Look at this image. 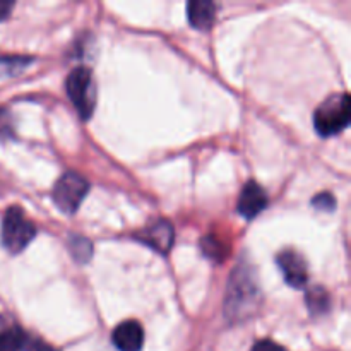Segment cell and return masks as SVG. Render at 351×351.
I'll return each instance as SVG.
<instances>
[{
    "instance_id": "cell-1",
    "label": "cell",
    "mask_w": 351,
    "mask_h": 351,
    "mask_svg": "<svg viewBox=\"0 0 351 351\" xmlns=\"http://www.w3.org/2000/svg\"><path fill=\"white\" fill-rule=\"evenodd\" d=\"M259 302V287L256 283L252 269L245 264H240L232 274L226 291V315L230 317H243L256 308Z\"/></svg>"
},
{
    "instance_id": "cell-2",
    "label": "cell",
    "mask_w": 351,
    "mask_h": 351,
    "mask_svg": "<svg viewBox=\"0 0 351 351\" xmlns=\"http://www.w3.org/2000/svg\"><path fill=\"white\" fill-rule=\"evenodd\" d=\"M351 103L348 93L329 96L314 113V127L322 137H331L345 130L350 123Z\"/></svg>"
},
{
    "instance_id": "cell-3",
    "label": "cell",
    "mask_w": 351,
    "mask_h": 351,
    "mask_svg": "<svg viewBox=\"0 0 351 351\" xmlns=\"http://www.w3.org/2000/svg\"><path fill=\"white\" fill-rule=\"evenodd\" d=\"M65 89L79 115L84 120L91 119L96 106V84L91 71L82 65L72 69L71 74L67 75Z\"/></svg>"
},
{
    "instance_id": "cell-4",
    "label": "cell",
    "mask_w": 351,
    "mask_h": 351,
    "mask_svg": "<svg viewBox=\"0 0 351 351\" xmlns=\"http://www.w3.org/2000/svg\"><path fill=\"white\" fill-rule=\"evenodd\" d=\"M36 237V228L26 218L24 211L12 206L5 211L2 219V243L9 252L19 254Z\"/></svg>"
},
{
    "instance_id": "cell-5",
    "label": "cell",
    "mask_w": 351,
    "mask_h": 351,
    "mask_svg": "<svg viewBox=\"0 0 351 351\" xmlns=\"http://www.w3.org/2000/svg\"><path fill=\"white\" fill-rule=\"evenodd\" d=\"M89 184L82 175L75 171H67L57 180L53 187V201L58 209L64 213H75L81 206L82 199L88 195Z\"/></svg>"
},
{
    "instance_id": "cell-6",
    "label": "cell",
    "mask_w": 351,
    "mask_h": 351,
    "mask_svg": "<svg viewBox=\"0 0 351 351\" xmlns=\"http://www.w3.org/2000/svg\"><path fill=\"white\" fill-rule=\"evenodd\" d=\"M136 239L139 242L146 243L147 247H151L156 252H168L173 245L175 233L173 226L167 219H156L154 223L147 225L146 228H143L141 232L136 233Z\"/></svg>"
},
{
    "instance_id": "cell-7",
    "label": "cell",
    "mask_w": 351,
    "mask_h": 351,
    "mask_svg": "<svg viewBox=\"0 0 351 351\" xmlns=\"http://www.w3.org/2000/svg\"><path fill=\"white\" fill-rule=\"evenodd\" d=\"M276 263L290 287L304 288L307 285V264H305V259L300 254L287 249L278 254Z\"/></svg>"
},
{
    "instance_id": "cell-8",
    "label": "cell",
    "mask_w": 351,
    "mask_h": 351,
    "mask_svg": "<svg viewBox=\"0 0 351 351\" xmlns=\"http://www.w3.org/2000/svg\"><path fill=\"white\" fill-rule=\"evenodd\" d=\"M239 213L247 219L256 218L267 208V194L257 182L250 180L242 187L239 195Z\"/></svg>"
},
{
    "instance_id": "cell-9",
    "label": "cell",
    "mask_w": 351,
    "mask_h": 351,
    "mask_svg": "<svg viewBox=\"0 0 351 351\" xmlns=\"http://www.w3.org/2000/svg\"><path fill=\"white\" fill-rule=\"evenodd\" d=\"M112 341L119 351H141L144 343V329L137 321H123L113 329Z\"/></svg>"
},
{
    "instance_id": "cell-10",
    "label": "cell",
    "mask_w": 351,
    "mask_h": 351,
    "mask_svg": "<svg viewBox=\"0 0 351 351\" xmlns=\"http://www.w3.org/2000/svg\"><path fill=\"white\" fill-rule=\"evenodd\" d=\"M187 16L195 29H209L216 21V3L209 0H192L187 5Z\"/></svg>"
},
{
    "instance_id": "cell-11",
    "label": "cell",
    "mask_w": 351,
    "mask_h": 351,
    "mask_svg": "<svg viewBox=\"0 0 351 351\" xmlns=\"http://www.w3.org/2000/svg\"><path fill=\"white\" fill-rule=\"evenodd\" d=\"M26 332L17 326L0 329V351H24Z\"/></svg>"
},
{
    "instance_id": "cell-12",
    "label": "cell",
    "mask_w": 351,
    "mask_h": 351,
    "mask_svg": "<svg viewBox=\"0 0 351 351\" xmlns=\"http://www.w3.org/2000/svg\"><path fill=\"white\" fill-rule=\"evenodd\" d=\"M331 300H329L328 291L322 287H314L307 291V307L311 314L322 315L328 312Z\"/></svg>"
},
{
    "instance_id": "cell-13",
    "label": "cell",
    "mask_w": 351,
    "mask_h": 351,
    "mask_svg": "<svg viewBox=\"0 0 351 351\" xmlns=\"http://www.w3.org/2000/svg\"><path fill=\"white\" fill-rule=\"evenodd\" d=\"M201 245H202V250H204L206 256L211 257V259H215V261H218V263H221V261L230 254L228 245H226L225 242H221L219 239H216L215 235L206 237V239L201 242Z\"/></svg>"
},
{
    "instance_id": "cell-14",
    "label": "cell",
    "mask_w": 351,
    "mask_h": 351,
    "mask_svg": "<svg viewBox=\"0 0 351 351\" xmlns=\"http://www.w3.org/2000/svg\"><path fill=\"white\" fill-rule=\"evenodd\" d=\"M71 252L75 261H79V263H86V261L91 257L93 245L88 242V240L82 239V237H75V239H72L71 242Z\"/></svg>"
},
{
    "instance_id": "cell-15",
    "label": "cell",
    "mask_w": 351,
    "mask_h": 351,
    "mask_svg": "<svg viewBox=\"0 0 351 351\" xmlns=\"http://www.w3.org/2000/svg\"><path fill=\"white\" fill-rule=\"evenodd\" d=\"M24 351H58L55 346H51L50 343L43 341L38 336H29L26 335V343H24Z\"/></svg>"
},
{
    "instance_id": "cell-16",
    "label": "cell",
    "mask_w": 351,
    "mask_h": 351,
    "mask_svg": "<svg viewBox=\"0 0 351 351\" xmlns=\"http://www.w3.org/2000/svg\"><path fill=\"white\" fill-rule=\"evenodd\" d=\"M312 206L315 209H321V211H332L336 206V199L329 192H321L312 199Z\"/></svg>"
},
{
    "instance_id": "cell-17",
    "label": "cell",
    "mask_w": 351,
    "mask_h": 351,
    "mask_svg": "<svg viewBox=\"0 0 351 351\" xmlns=\"http://www.w3.org/2000/svg\"><path fill=\"white\" fill-rule=\"evenodd\" d=\"M250 351H288V350L283 348L281 345H278V343L271 341V339H261V341H257L256 345L252 346V350Z\"/></svg>"
},
{
    "instance_id": "cell-18",
    "label": "cell",
    "mask_w": 351,
    "mask_h": 351,
    "mask_svg": "<svg viewBox=\"0 0 351 351\" xmlns=\"http://www.w3.org/2000/svg\"><path fill=\"white\" fill-rule=\"evenodd\" d=\"M9 127H10L9 113H7L5 110L0 108V137L5 136V134L9 132Z\"/></svg>"
},
{
    "instance_id": "cell-19",
    "label": "cell",
    "mask_w": 351,
    "mask_h": 351,
    "mask_svg": "<svg viewBox=\"0 0 351 351\" xmlns=\"http://www.w3.org/2000/svg\"><path fill=\"white\" fill-rule=\"evenodd\" d=\"M14 9V2H7V0H0V21L7 19Z\"/></svg>"
}]
</instances>
